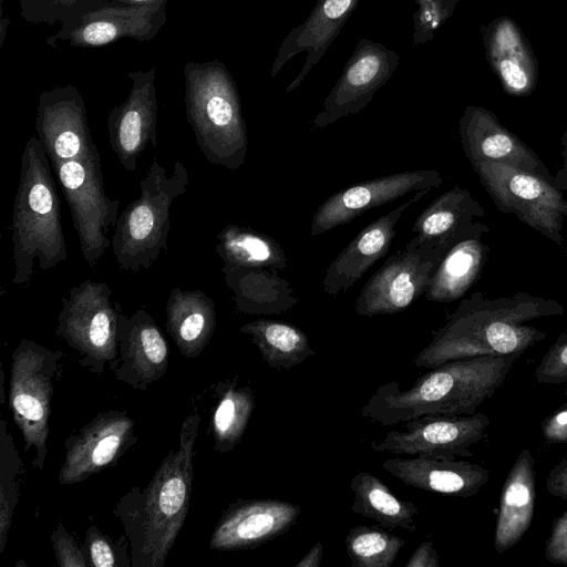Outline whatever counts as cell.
Here are the masks:
<instances>
[{
    "instance_id": "6da1fadb",
    "label": "cell",
    "mask_w": 567,
    "mask_h": 567,
    "mask_svg": "<svg viewBox=\"0 0 567 567\" xmlns=\"http://www.w3.org/2000/svg\"><path fill=\"white\" fill-rule=\"evenodd\" d=\"M200 416L192 400L178 437L145 487L133 486L114 515L130 540L132 567H163L188 514Z\"/></svg>"
},
{
    "instance_id": "7a4b0ae2",
    "label": "cell",
    "mask_w": 567,
    "mask_h": 567,
    "mask_svg": "<svg viewBox=\"0 0 567 567\" xmlns=\"http://www.w3.org/2000/svg\"><path fill=\"white\" fill-rule=\"evenodd\" d=\"M520 355H482L449 361L420 375L408 390L398 381L377 388L361 416L383 426L429 414H473L503 385Z\"/></svg>"
},
{
    "instance_id": "3957f363",
    "label": "cell",
    "mask_w": 567,
    "mask_h": 567,
    "mask_svg": "<svg viewBox=\"0 0 567 567\" xmlns=\"http://www.w3.org/2000/svg\"><path fill=\"white\" fill-rule=\"evenodd\" d=\"M561 312L559 305L538 298L523 296L488 301L474 295L463 300L434 331L413 364L433 369L449 361L474 357L522 355L546 336L523 323Z\"/></svg>"
},
{
    "instance_id": "277c9868",
    "label": "cell",
    "mask_w": 567,
    "mask_h": 567,
    "mask_svg": "<svg viewBox=\"0 0 567 567\" xmlns=\"http://www.w3.org/2000/svg\"><path fill=\"white\" fill-rule=\"evenodd\" d=\"M49 157L37 136L27 142L13 200L11 240L13 282L28 285L38 262L41 270L68 259L61 202Z\"/></svg>"
},
{
    "instance_id": "5b68a950",
    "label": "cell",
    "mask_w": 567,
    "mask_h": 567,
    "mask_svg": "<svg viewBox=\"0 0 567 567\" xmlns=\"http://www.w3.org/2000/svg\"><path fill=\"white\" fill-rule=\"evenodd\" d=\"M185 111L205 158L228 169L246 158L248 135L237 84L223 61L187 62Z\"/></svg>"
},
{
    "instance_id": "8992f818",
    "label": "cell",
    "mask_w": 567,
    "mask_h": 567,
    "mask_svg": "<svg viewBox=\"0 0 567 567\" xmlns=\"http://www.w3.org/2000/svg\"><path fill=\"white\" fill-rule=\"evenodd\" d=\"M188 184L187 168L182 162H175L169 173L153 161L140 182V196L118 216L112 235L113 255L122 270H147L162 254L168 252L171 207L187 192Z\"/></svg>"
},
{
    "instance_id": "52a82bcc",
    "label": "cell",
    "mask_w": 567,
    "mask_h": 567,
    "mask_svg": "<svg viewBox=\"0 0 567 567\" xmlns=\"http://www.w3.org/2000/svg\"><path fill=\"white\" fill-rule=\"evenodd\" d=\"M64 353L22 339L11 355L9 408L33 467L43 470L48 454L49 419L60 360Z\"/></svg>"
},
{
    "instance_id": "ba28073f",
    "label": "cell",
    "mask_w": 567,
    "mask_h": 567,
    "mask_svg": "<svg viewBox=\"0 0 567 567\" xmlns=\"http://www.w3.org/2000/svg\"><path fill=\"white\" fill-rule=\"evenodd\" d=\"M105 282L84 280L62 298L56 336L79 355L81 367L101 375L118 361L117 320L121 306L112 302Z\"/></svg>"
},
{
    "instance_id": "9c48e42d",
    "label": "cell",
    "mask_w": 567,
    "mask_h": 567,
    "mask_svg": "<svg viewBox=\"0 0 567 567\" xmlns=\"http://www.w3.org/2000/svg\"><path fill=\"white\" fill-rule=\"evenodd\" d=\"M68 203L85 264L94 268L112 246L121 200L104 189L97 148L75 159L52 166Z\"/></svg>"
},
{
    "instance_id": "30bf717a",
    "label": "cell",
    "mask_w": 567,
    "mask_h": 567,
    "mask_svg": "<svg viewBox=\"0 0 567 567\" xmlns=\"http://www.w3.org/2000/svg\"><path fill=\"white\" fill-rule=\"evenodd\" d=\"M451 248L413 237L392 255L362 287L355 311L360 316L394 315L425 295L441 260Z\"/></svg>"
},
{
    "instance_id": "8fae6325",
    "label": "cell",
    "mask_w": 567,
    "mask_h": 567,
    "mask_svg": "<svg viewBox=\"0 0 567 567\" xmlns=\"http://www.w3.org/2000/svg\"><path fill=\"white\" fill-rule=\"evenodd\" d=\"M473 167L499 207L555 241H560L567 202L549 179L502 163L482 162Z\"/></svg>"
},
{
    "instance_id": "7c38bea8",
    "label": "cell",
    "mask_w": 567,
    "mask_h": 567,
    "mask_svg": "<svg viewBox=\"0 0 567 567\" xmlns=\"http://www.w3.org/2000/svg\"><path fill=\"white\" fill-rule=\"evenodd\" d=\"M489 423L484 413L429 414L403 422V431H390L370 446L375 452L402 455L470 457V447L485 436Z\"/></svg>"
},
{
    "instance_id": "4fadbf2b",
    "label": "cell",
    "mask_w": 567,
    "mask_h": 567,
    "mask_svg": "<svg viewBox=\"0 0 567 567\" xmlns=\"http://www.w3.org/2000/svg\"><path fill=\"white\" fill-rule=\"evenodd\" d=\"M136 441L135 421L127 412L109 410L99 413L76 434L65 439L59 483L76 484L114 466Z\"/></svg>"
},
{
    "instance_id": "5bb4252c",
    "label": "cell",
    "mask_w": 567,
    "mask_h": 567,
    "mask_svg": "<svg viewBox=\"0 0 567 567\" xmlns=\"http://www.w3.org/2000/svg\"><path fill=\"white\" fill-rule=\"evenodd\" d=\"M399 62L395 51L370 39H360L321 111L315 116L313 127L323 128L363 110L391 79Z\"/></svg>"
},
{
    "instance_id": "9a60e30c",
    "label": "cell",
    "mask_w": 567,
    "mask_h": 567,
    "mask_svg": "<svg viewBox=\"0 0 567 567\" xmlns=\"http://www.w3.org/2000/svg\"><path fill=\"white\" fill-rule=\"evenodd\" d=\"M441 184L440 173L433 169L400 172L361 182L328 197L313 214L310 233L312 236L322 235L405 194Z\"/></svg>"
},
{
    "instance_id": "2e32d148",
    "label": "cell",
    "mask_w": 567,
    "mask_h": 567,
    "mask_svg": "<svg viewBox=\"0 0 567 567\" xmlns=\"http://www.w3.org/2000/svg\"><path fill=\"white\" fill-rule=\"evenodd\" d=\"M35 130L51 166L96 150L81 92L71 84L43 91L38 100Z\"/></svg>"
},
{
    "instance_id": "e0dca14e",
    "label": "cell",
    "mask_w": 567,
    "mask_h": 567,
    "mask_svg": "<svg viewBox=\"0 0 567 567\" xmlns=\"http://www.w3.org/2000/svg\"><path fill=\"white\" fill-rule=\"evenodd\" d=\"M132 86L126 100L107 116L111 148L127 172H135L137 161L148 144L157 146L156 69L127 73Z\"/></svg>"
},
{
    "instance_id": "ac0fdd59",
    "label": "cell",
    "mask_w": 567,
    "mask_h": 567,
    "mask_svg": "<svg viewBox=\"0 0 567 567\" xmlns=\"http://www.w3.org/2000/svg\"><path fill=\"white\" fill-rule=\"evenodd\" d=\"M301 507L277 498H248L230 503L209 540L214 550H245L279 537L297 523Z\"/></svg>"
},
{
    "instance_id": "d6986e66",
    "label": "cell",
    "mask_w": 567,
    "mask_h": 567,
    "mask_svg": "<svg viewBox=\"0 0 567 567\" xmlns=\"http://www.w3.org/2000/svg\"><path fill=\"white\" fill-rule=\"evenodd\" d=\"M118 361L114 377L135 390L146 391L167 371L169 348L154 318L144 309L118 312Z\"/></svg>"
},
{
    "instance_id": "ffe728a7",
    "label": "cell",
    "mask_w": 567,
    "mask_h": 567,
    "mask_svg": "<svg viewBox=\"0 0 567 567\" xmlns=\"http://www.w3.org/2000/svg\"><path fill=\"white\" fill-rule=\"evenodd\" d=\"M167 21L166 6L110 2L83 14L60 41L76 48H100L124 38L154 39Z\"/></svg>"
},
{
    "instance_id": "44dd1931",
    "label": "cell",
    "mask_w": 567,
    "mask_h": 567,
    "mask_svg": "<svg viewBox=\"0 0 567 567\" xmlns=\"http://www.w3.org/2000/svg\"><path fill=\"white\" fill-rule=\"evenodd\" d=\"M432 188L417 190L385 215L367 225L330 262L322 281L323 292L336 296L351 288L368 269L384 257L396 235L404 212Z\"/></svg>"
},
{
    "instance_id": "7402d4cb",
    "label": "cell",
    "mask_w": 567,
    "mask_h": 567,
    "mask_svg": "<svg viewBox=\"0 0 567 567\" xmlns=\"http://www.w3.org/2000/svg\"><path fill=\"white\" fill-rule=\"evenodd\" d=\"M359 1L317 0L308 18L292 28L281 41L271 64L270 76L275 78L296 54L306 52L300 72L286 89L287 92L295 91L339 35Z\"/></svg>"
},
{
    "instance_id": "603a6c76",
    "label": "cell",
    "mask_w": 567,
    "mask_h": 567,
    "mask_svg": "<svg viewBox=\"0 0 567 567\" xmlns=\"http://www.w3.org/2000/svg\"><path fill=\"white\" fill-rule=\"evenodd\" d=\"M458 124L461 142L472 165L502 163L549 179L550 175L537 155L504 127L489 110L468 105Z\"/></svg>"
},
{
    "instance_id": "cb8c5ba5",
    "label": "cell",
    "mask_w": 567,
    "mask_h": 567,
    "mask_svg": "<svg viewBox=\"0 0 567 567\" xmlns=\"http://www.w3.org/2000/svg\"><path fill=\"white\" fill-rule=\"evenodd\" d=\"M481 32L486 60L504 91L513 96L532 94L538 81V61L518 24L499 17Z\"/></svg>"
},
{
    "instance_id": "d4e9b609",
    "label": "cell",
    "mask_w": 567,
    "mask_h": 567,
    "mask_svg": "<svg viewBox=\"0 0 567 567\" xmlns=\"http://www.w3.org/2000/svg\"><path fill=\"white\" fill-rule=\"evenodd\" d=\"M382 467L410 487L456 497L474 496L489 480L478 464L426 455L389 458Z\"/></svg>"
},
{
    "instance_id": "484cf974",
    "label": "cell",
    "mask_w": 567,
    "mask_h": 567,
    "mask_svg": "<svg viewBox=\"0 0 567 567\" xmlns=\"http://www.w3.org/2000/svg\"><path fill=\"white\" fill-rule=\"evenodd\" d=\"M535 460L529 449L516 456L502 487L494 533V548L504 554L529 529L535 509Z\"/></svg>"
},
{
    "instance_id": "4316f807",
    "label": "cell",
    "mask_w": 567,
    "mask_h": 567,
    "mask_svg": "<svg viewBox=\"0 0 567 567\" xmlns=\"http://www.w3.org/2000/svg\"><path fill=\"white\" fill-rule=\"evenodd\" d=\"M221 272L241 313L280 315L298 303L292 287L277 270L224 264Z\"/></svg>"
},
{
    "instance_id": "83f0119b",
    "label": "cell",
    "mask_w": 567,
    "mask_h": 567,
    "mask_svg": "<svg viewBox=\"0 0 567 567\" xmlns=\"http://www.w3.org/2000/svg\"><path fill=\"white\" fill-rule=\"evenodd\" d=\"M166 330L181 353L194 359L209 343L216 328L214 300L200 290H171L166 302Z\"/></svg>"
},
{
    "instance_id": "f1b7e54d",
    "label": "cell",
    "mask_w": 567,
    "mask_h": 567,
    "mask_svg": "<svg viewBox=\"0 0 567 567\" xmlns=\"http://www.w3.org/2000/svg\"><path fill=\"white\" fill-rule=\"evenodd\" d=\"M477 212L478 207L468 192L455 185L419 215L412 233L421 243L452 248L470 238V220Z\"/></svg>"
},
{
    "instance_id": "f546056e",
    "label": "cell",
    "mask_w": 567,
    "mask_h": 567,
    "mask_svg": "<svg viewBox=\"0 0 567 567\" xmlns=\"http://www.w3.org/2000/svg\"><path fill=\"white\" fill-rule=\"evenodd\" d=\"M349 487L354 494L351 505L354 514L374 519L383 528L416 529L415 504L399 498L379 477L360 471L350 480Z\"/></svg>"
},
{
    "instance_id": "4dcf8cb0",
    "label": "cell",
    "mask_w": 567,
    "mask_h": 567,
    "mask_svg": "<svg viewBox=\"0 0 567 567\" xmlns=\"http://www.w3.org/2000/svg\"><path fill=\"white\" fill-rule=\"evenodd\" d=\"M216 402L212 409L209 429L214 450L225 454L241 441L255 410L254 390L239 385L237 379L220 381L216 386Z\"/></svg>"
},
{
    "instance_id": "1f68e13d",
    "label": "cell",
    "mask_w": 567,
    "mask_h": 567,
    "mask_svg": "<svg viewBox=\"0 0 567 567\" xmlns=\"http://www.w3.org/2000/svg\"><path fill=\"white\" fill-rule=\"evenodd\" d=\"M250 337L269 368L289 370L316 355L308 336L298 327L271 319H257L239 328Z\"/></svg>"
},
{
    "instance_id": "d6a6232c",
    "label": "cell",
    "mask_w": 567,
    "mask_h": 567,
    "mask_svg": "<svg viewBox=\"0 0 567 567\" xmlns=\"http://www.w3.org/2000/svg\"><path fill=\"white\" fill-rule=\"evenodd\" d=\"M484 252L483 245L471 237L455 244L436 268L425 298L434 302L460 299L476 280Z\"/></svg>"
},
{
    "instance_id": "836d02e7",
    "label": "cell",
    "mask_w": 567,
    "mask_h": 567,
    "mask_svg": "<svg viewBox=\"0 0 567 567\" xmlns=\"http://www.w3.org/2000/svg\"><path fill=\"white\" fill-rule=\"evenodd\" d=\"M215 250L224 264L282 270L286 254L272 237L240 225H227L217 235Z\"/></svg>"
},
{
    "instance_id": "e575fe53",
    "label": "cell",
    "mask_w": 567,
    "mask_h": 567,
    "mask_svg": "<svg viewBox=\"0 0 567 567\" xmlns=\"http://www.w3.org/2000/svg\"><path fill=\"white\" fill-rule=\"evenodd\" d=\"M344 545L353 567H391L405 540L378 526H354Z\"/></svg>"
},
{
    "instance_id": "d590c367",
    "label": "cell",
    "mask_w": 567,
    "mask_h": 567,
    "mask_svg": "<svg viewBox=\"0 0 567 567\" xmlns=\"http://www.w3.org/2000/svg\"><path fill=\"white\" fill-rule=\"evenodd\" d=\"M25 470L7 421L0 422V553L8 540L14 508L20 498V484Z\"/></svg>"
},
{
    "instance_id": "8d00e7d4",
    "label": "cell",
    "mask_w": 567,
    "mask_h": 567,
    "mask_svg": "<svg viewBox=\"0 0 567 567\" xmlns=\"http://www.w3.org/2000/svg\"><path fill=\"white\" fill-rule=\"evenodd\" d=\"M110 2L113 0H19L24 21L32 24H60L56 33L47 39V43L53 48L83 14Z\"/></svg>"
},
{
    "instance_id": "74e56055",
    "label": "cell",
    "mask_w": 567,
    "mask_h": 567,
    "mask_svg": "<svg viewBox=\"0 0 567 567\" xmlns=\"http://www.w3.org/2000/svg\"><path fill=\"white\" fill-rule=\"evenodd\" d=\"M81 548L89 566L132 567L130 540L126 534L115 540L96 525H91L86 529Z\"/></svg>"
},
{
    "instance_id": "f35d334b",
    "label": "cell",
    "mask_w": 567,
    "mask_h": 567,
    "mask_svg": "<svg viewBox=\"0 0 567 567\" xmlns=\"http://www.w3.org/2000/svg\"><path fill=\"white\" fill-rule=\"evenodd\" d=\"M417 4L412 16L413 47L431 41L435 32L452 17L458 0H414Z\"/></svg>"
},
{
    "instance_id": "ab89813d",
    "label": "cell",
    "mask_w": 567,
    "mask_h": 567,
    "mask_svg": "<svg viewBox=\"0 0 567 567\" xmlns=\"http://www.w3.org/2000/svg\"><path fill=\"white\" fill-rule=\"evenodd\" d=\"M535 379L542 384L567 382V333L560 334L546 351L535 369Z\"/></svg>"
},
{
    "instance_id": "60d3db41",
    "label": "cell",
    "mask_w": 567,
    "mask_h": 567,
    "mask_svg": "<svg viewBox=\"0 0 567 567\" xmlns=\"http://www.w3.org/2000/svg\"><path fill=\"white\" fill-rule=\"evenodd\" d=\"M51 543L60 567H89L82 548L62 523L51 534Z\"/></svg>"
},
{
    "instance_id": "b9f144b4",
    "label": "cell",
    "mask_w": 567,
    "mask_h": 567,
    "mask_svg": "<svg viewBox=\"0 0 567 567\" xmlns=\"http://www.w3.org/2000/svg\"><path fill=\"white\" fill-rule=\"evenodd\" d=\"M545 557L551 564L567 566V509L551 524Z\"/></svg>"
},
{
    "instance_id": "7bdbcfd3",
    "label": "cell",
    "mask_w": 567,
    "mask_h": 567,
    "mask_svg": "<svg viewBox=\"0 0 567 567\" xmlns=\"http://www.w3.org/2000/svg\"><path fill=\"white\" fill-rule=\"evenodd\" d=\"M540 430L548 443H567V402L544 419Z\"/></svg>"
},
{
    "instance_id": "ee69618b",
    "label": "cell",
    "mask_w": 567,
    "mask_h": 567,
    "mask_svg": "<svg viewBox=\"0 0 567 567\" xmlns=\"http://www.w3.org/2000/svg\"><path fill=\"white\" fill-rule=\"evenodd\" d=\"M545 486L554 497L567 501V454L551 467Z\"/></svg>"
},
{
    "instance_id": "f6af8a7d",
    "label": "cell",
    "mask_w": 567,
    "mask_h": 567,
    "mask_svg": "<svg viewBox=\"0 0 567 567\" xmlns=\"http://www.w3.org/2000/svg\"><path fill=\"white\" fill-rule=\"evenodd\" d=\"M439 555L432 540L422 542L405 564V567H439Z\"/></svg>"
},
{
    "instance_id": "bcb514c9",
    "label": "cell",
    "mask_w": 567,
    "mask_h": 567,
    "mask_svg": "<svg viewBox=\"0 0 567 567\" xmlns=\"http://www.w3.org/2000/svg\"><path fill=\"white\" fill-rule=\"evenodd\" d=\"M323 556V545L319 540L309 551L296 564L297 567H319Z\"/></svg>"
},
{
    "instance_id": "7dc6e473",
    "label": "cell",
    "mask_w": 567,
    "mask_h": 567,
    "mask_svg": "<svg viewBox=\"0 0 567 567\" xmlns=\"http://www.w3.org/2000/svg\"><path fill=\"white\" fill-rule=\"evenodd\" d=\"M169 0H113V2L131 6H167Z\"/></svg>"
},
{
    "instance_id": "c3c4849f",
    "label": "cell",
    "mask_w": 567,
    "mask_h": 567,
    "mask_svg": "<svg viewBox=\"0 0 567 567\" xmlns=\"http://www.w3.org/2000/svg\"><path fill=\"white\" fill-rule=\"evenodd\" d=\"M10 24V20L8 18H6L3 14H1V38H0V47L2 48L3 45V41H4V37H6V30L7 28L9 27Z\"/></svg>"
},
{
    "instance_id": "681fc988",
    "label": "cell",
    "mask_w": 567,
    "mask_h": 567,
    "mask_svg": "<svg viewBox=\"0 0 567 567\" xmlns=\"http://www.w3.org/2000/svg\"><path fill=\"white\" fill-rule=\"evenodd\" d=\"M564 156H565L566 167H567V144H566V147H565Z\"/></svg>"
},
{
    "instance_id": "f907efd6",
    "label": "cell",
    "mask_w": 567,
    "mask_h": 567,
    "mask_svg": "<svg viewBox=\"0 0 567 567\" xmlns=\"http://www.w3.org/2000/svg\"><path fill=\"white\" fill-rule=\"evenodd\" d=\"M4 0H1V4L3 3Z\"/></svg>"
},
{
    "instance_id": "816d5d0a",
    "label": "cell",
    "mask_w": 567,
    "mask_h": 567,
    "mask_svg": "<svg viewBox=\"0 0 567 567\" xmlns=\"http://www.w3.org/2000/svg\"><path fill=\"white\" fill-rule=\"evenodd\" d=\"M566 388H567V382H566Z\"/></svg>"
}]
</instances>
